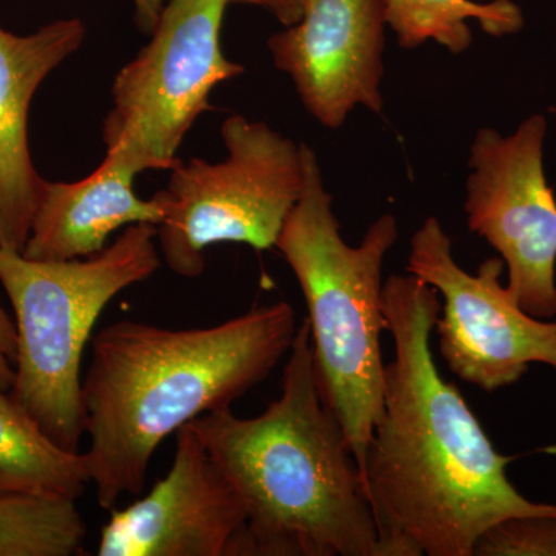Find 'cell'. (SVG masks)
Wrapping results in <instances>:
<instances>
[{"label":"cell","mask_w":556,"mask_h":556,"mask_svg":"<svg viewBox=\"0 0 556 556\" xmlns=\"http://www.w3.org/2000/svg\"><path fill=\"white\" fill-rule=\"evenodd\" d=\"M382 313L394 343L383 408L368 445L365 490L380 556H473L479 538L511 517L556 515L507 477L501 455L431 351L437 289L407 274L383 281Z\"/></svg>","instance_id":"cell-1"},{"label":"cell","mask_w":556,"mask_h":556,"mask_svg":"<svg viewBox=\"0 0 556 556\" xmlns=\"http://www.w3.org/2000/svg\"><path fill=\"white\" fill-rule=\"evenodd\" d=\"M288 302L206 328L119 320L91 339L83 378V453L98 504L141 495L164 439L197 417L232 407L288 356L298 332Z\"/></svg>","instance_id":"cell-2"},{"label":"cell","mask_w":556,"mask_h":556,"mask_svg":"<svg viewBox=\"0 0 556 556\" xmlns=\"http://www.w3.org/2000/svg\"><path fill=\"white\" fill-rule=\"evenodd\" d=\"M189 424L247 510L233 556H380L361 468L318 391L306 318L262 415L226 408Z\"/></svg>","instance_id":"cell-3"},{"label":"cell","mask_w":556,"mask_h":556,"mask_svg":"<svg viewBox=\"0 0 556 556\" xmlns=\"http://www.w3.org/2000/svg\"><path fill=\"white\" fill-rule=\"evenodd\" d=\"M302 159L305 185L276 248L308 306L318 391L345 431L364 478L368 445L383 408L382 269L397 241V219L380 215L362 243L350 247L340 236L316 153L302 144Z\"/></svg>","instance_id":"cell-4"},{"label":"cell","mask_w":556,"mask_h":556,"mask_svg":"<svg viewBox=\"0 0 556 556\" xmlns=\"http://www.w3.org/2000/svg\"><path fill=\"white\" fill-rule=\"evenodd\" d=\"M159 228L138 223L100 254L39 262L0 248V283L16 317L13 401L61 448L78 453L86 434L83 356L102 311L124 289L160 269Z\"/></svg>","instance_id":"cell-5"},{"label":"cell","mask_w":556,"mask_h":556,"mask_svg":"<svg viewBox=\"0 0 556 556\" xmlns=\"http://www.w3.org/2000/svg\"><path fill=\"white\" fill-rule=\"evenodd\" d=\"M222 138L228 159L181 161L159 192L166 217L156 226V241L167 268L179 277H200L214 244L276 248L302 195V144L241 115L225 119Z\"/></svg>","instance_id":"cell-6"},{"label":"cell","mask_w":556,"mask_h":556,"mask_svg":"<svg viewBox=\"0 0 556 556\" xmlns=\"http://www.w3.org/2000/svg\"><path fill=\"white\" fill-rule=\"evenodd\" d=\"M229 3L167 0L148 46L115 76L102 137L108 152L118 153L139 174L177 167L179 146L212 109V91L244 73L222 49Z\"/></svg>","instance_id":"cell-7"},{"label":"cell","mask_w":556,"mask_h":556,"mask_svg":"<svg viewBox=\"0 0 556 556\" xmlns=\"http://www.w3.org/2000/svg\"><path fill=\"white\" fill-rule=\"evenodd\" d=\"M503 258L468 274L453 258L452 239L437 217L416 230L407 273L437 289L444 302L434 325L439 353L453 375L485 393L514 386L530 365L556 371V320L527 314L501 283Z\"/></svg>","instance_id":"cell-8"},{"label":"cell","mask_w":556,"mask_h":556,"mask_svg":"<svg viewBox=\"0 0 556 556\" xmlns=\"http://www.w3.org/2000/svg\"><path fill=\"white\" fill-rule=\"evenodd\" d=\"M547 121L527 118L510 137L481 129L470 149L468 228L495 248L507 289L527 314L556 316V199L544 174Z\"/></svg>","instance_id":"cell-9"},{"label":"cell","mask_w":556,"mask_h":556,"mask_svg":"<svg viewBox=\"0 0 556 556\" xmlns=\"http://www.w3.org/2000/svg\"><path fill=\"white\" fill-rule=\"evenodd\" d=\"M166 477L130 506L113 508L101 529L100 556H233L247 527L236 489L195 428L177 431Z\"/></svg>","instance_id":"cell-10"},{"label":"cell","mask_w":556,"mask_h":556,"mask_svg":"<svg viewBox=\"0 0 556 556\" xmlns=\"http://www.w3.org/2000/svg\"><path fill=\"white\" fill-rule=\"evenodd\" d=\"M387 27L386 0H303L302 17L268 47L311 116L336 130L356 105L382 112Z\"/></svg>","instance_id":"cell-11"},{"label":"cell","mask_w":556,"mask_h":556,"mask_svg":"<svg viewBox=\"0 0 556 556\" xmlns=\"http://www.w3.org/2000/svg\"><path fill=\"white\" fill-rule=\"evenodd\" d=\"M86 35L78 17L51 22L27 36L0 25V248L24 251L42 185L28 148L33 97L80 49Z\"/></svg>","instance_id":"cell-12"},{"label":"cell","mask_w":556,"mask_h":556,"mask_svg":"<svg viewBox=\"0 0 556 556\" xmlns=\"http://www.w3.org/2000/svg\"><path fill=\"white\" fill-rule=\"evenodd\" d=\"M139 172L108 152L93 174L75 182L42 179L22 255L39 262L89 258L104 251L113 232L138 223L159 226L166 217L160 193L139 199L134 181Z\"/></svg>","instance_id":"cell-13"},{"label":"cell","mask_w":556,"mask_h":556,"mask_svg":"<svg viewBox=\"0 0 556 556\" xmlns=\"http://www.w3.org/2000/svg\"><path fill=\"white\" fill-rule=\"evenodd\" d=\"M89 485L83 453L54 444L9 393L0 391V495L36 493L78 501Z\"/></svg>","instance_id":"cell-14"},{"label":"cell","mask_w":556,"mask_h":556,"mask_svg":"<svg viewBox=\"0 0 556 556\" xmlns=\"http://www.w3.org/2000/svg\"><path fill=\"white\" fill-rule=\"evenodd\" d=\"M386 10L388 27L404 49L433 40L453 54L464 53L473 42L468 21H477L492 36L514 35L525 25L511 0H386Z\"/></svg>","instance_id":"cell-15"},{"label":"cell","mask_w":556,"mask_h":556,"mask_svg":"<svg viewBox=\"0 0 556 556\" xmlns=\"http://www.w3.org/2000/svg\"><path fill=\"white\" fill-rule=\"evenodd\" d=\"M87 525L76 500L36 493L0 495V556L83 554Z\"/></svg>","instance_id":"cell-16"},{"label":"cell","mask_w":556,"mask_h":556,"mask_svg":"<svg viewBox=\"0 0 556 556\" xmlns=\"http://www.w3.org/2000/svg\"><path fill=\"white\" fill-rule=\"evenodd\" d=\"M473 556H556V515L504 519L482 533Z\"/></svg>","instance_id":"cell-17"},{"label":"cell","mask_w":556,"mask_h":556,"mask_svg":"<svg viewBox=\"0 0 556 556\" xmlns=\"http://www.w3.org/2000/svg\"><path fill=\"white\" fill-rule=\"evenodd\" d=\"M17 331L16 324L0 306V391L9 393L16 375Z\"/></svg>","instance_id":"cell-18"},{"label":"cell","mask_w":556,"mask_h":556,"mask_svg":"<svg viewBox=\"0 0 556 556\" xmlns=\"http://www.w3.org/2000/svg\"><path fill=\"white\" fill-rule=\"evenodd\" d=\"M232 3L265 9L285 27L294 25L302 17L303 0H232Z\"/></svg>","instance_id":"cell-19"},{"label":"cell","mask_w":556,"mask_h":556,"mask_svg":"<svg viewBox=\"0 0 556 556\" xmlns=\"http://www.w3.org/2000/svg\"><path fill=\"white\" fill-rule=\"evenodd\" d=\"M135 9V24L144 35H152L167 0H131Z\"/></svg>","instance_id":"cell-20"}]
</instances>
